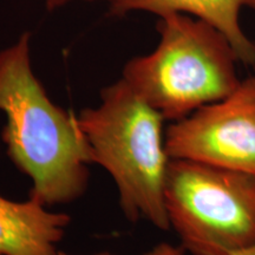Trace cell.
I'll list each match as a JSON object with an SVG mask.
<instances>
[{"label": "cell", "mask_w": 255, "mask_h": 255, "mask_svg": "<svg viewBox=\"0 0 255 255\" xmlns=\"http://www.w3.org/2000/svg\"><path fill=\"white\" fill-rule=\"evenodd\" d=\"M159 17L157 47L128 62L123 79L165 121L176 122L240 85L239 59L227 38L202 19L178 12Z\"/></svg>", "instance_id": "cell-3"}, {"label": "cell", "mask_w": 255, "mask_h": 255, "mask_svg": "<svg viewBox=\"0 0 255 255\" xmlns=\"http://www.w3.org/2000/svg\"><path fill=\"white\" fill-rule=\"evenodd\" d=\"M94 152L95 164L109 173L126 218L145 219L161 231L170 229L164 183L170 161L165 149L164 119L136 95L124 79L101 94V103L77 116Z\"/></svg>", "instance_id": "cell-2"}, {"label": "cell", "mask_w": 255, "mask_h": 255, "mask_svg": "<svg viewBox=\"0 0 255 255\" xmlns=\"http://www.w3.org/2000/svg\"><path fill=\"white\" fill-rule=\"evenodd\" d=\"M58 255H73V254H69V253H65V252L59 251ZM95 255H113V254L104 252V253H98ZM144 255H186V250H184L181 245L180 246H175V245L168 244V242H162V244L156 245L152 250L149 251L148 253H145Z\"/></svg>", "instance_id": "cell-8"}, {"label": "cell", "mask_w": 255, "mask_h": 255, "mask_svg": "<svg viewBox=\"0 0 255 255\" xmlns=\"http://www.w3.org/2000/svg\"><path fill=\"white\" fill-rule=\"evenodd\" d=\"M170 158H183L255 175V77L165 130Z\"/></svg>", "instance_id": "cell-5"}, {"label": "cell", "mask_w": 255, "mask_h": 255, "mask_svg": "<svg viewBox=\"0 0 255 255\" xmlns=\"http://www.w3.org/2000/svg\"><path fill=\"white\" fill-rule=\"evenodd\" d=\"M164 206L191 255H232L255 245V175L170 158Z\"/></svg>", "instance_id": "cell-4"}, {"label": "cell", "mask_w": 255, "mask_h": 255, "mask_svg": "<svg viewBox=\"0 0 255 255\" xmlns=\"http://www.w3.org/2000/svg\"><path fill=\"white\" fill-rule=\"evenodd\" d=\"M232 255H255V245L252 247H248L246 250H242L240 252H237V253Z\"/></svg>", "instance_id": "cell-10"}, {"label": "cell", "mask_w": 255, "mask_h": 255, "mask_svg": "<svg viewBox=\"0 0 255 255\" xmlns=\"http://www.w3.org/2000/svg\"><path fill=\"white\" fill-rule=\"evenodd\" d=\"M71 218L51 212L33 197L13 201L0 195V255H58Z\"/></svg>", "instance_id": "cell-6"}, {"label": "cell", "mask_w": 255, "mask_h": 255, "mask_svg": "<svg viewBox=\"0 0 255 255\" xmlns=\"http://www.w3.org/2000/svg\"><path fill=\"white\" fill-rule=\"evenodd\" d=\"M46 1V6L49 9H55L57 7H59V6H62L64 4H66V2L70 1V0H45ZM111 1H116V0H111Z\"/></svg>", "instance_id": "cell-9"}, {"label": "cell", "mask_w": 255, "mask_h": 255, "mask_svg": "<svg viewBox=\"0 0 255 255\" xmlns=\"http://www.w3.org/2000/svg\"><path fill=\"white\" fill-rule=\"evenodd\" d=\"M244 5L255 9V0H244Z\"/></svg>", "instance_id": "cell-11"}, {"label": "cell", "mask_w": 255, "mask_h": 255, "mask_svg": "<svg viewBox=\"0 0 255 255\" xmlns=\"http://www.w3.org/2000/svg\"><path fill=\"white\" fill-rule=\"evenodd\" d=\"M0 110L6 154L31 180L28 196L47 207L82 197L94 152L77 116L53 103L32 71L28 33L0 51Z\"/></svg>", "instance_id": "cell-1"}, {"label": "cell", "mask_w": 255, "mask_h": 255, "mask_svg": "<svg viewBox=\"0 0 255 255\" xmlns=\"http://www.w3.org/2000/svg\"><path fill=\"white\" fill-rule=\"evenodd\" d=\"M244 0H116L113 11L123 13L142 9L163 15L170 12L190 13L212 25L227 38L239 62L255 66V44L241 30L239 12Z\"/></svg>", "instance_id": "cell-7"}]
</instances>
